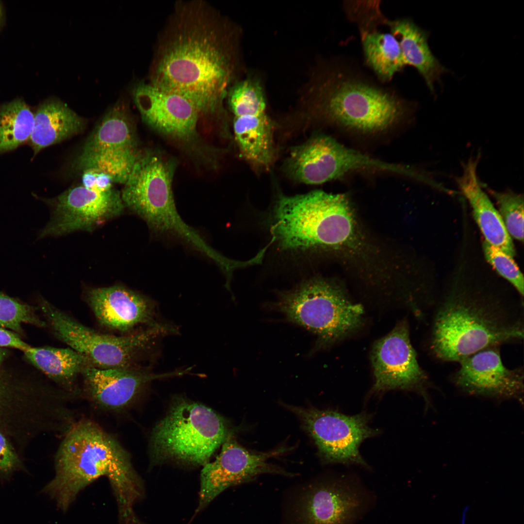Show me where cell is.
I'll return each instance as SVG.
<instances>
[{
    "instance_id": "d4e9b609",
    "label": "cell",
    "mask_w": 524,
    "mask_h": 524,
    "mask_svg": "<svg viewBox=\"0 0 524 524\" xmlns=\"http://www.w3.org/2000/svg\"><path fill=\"white\" fill-rule=\"evenodd\" d=\"M84 120L65 103L56 99L45 101L34 114L30 138L34 156L42 149L81 132Z\"/></svg>"
},
{
    "instance_id": "4fadbf2b",
    "label": "cell",
    "mask_w": 524,
    "mask_h": 524,
    "mask_svg": "<svg viewBox=\"0 0 524 524\" xmlns=\"http://www.w3.org/2000/svg\"><path fill=\"white\" fill-rule=\"evenodd\" d=\"M141 152L124 106L115 105L104 115L85 142L76 162L82 172L96 170L113 182L125 184Z\"/></svg>"
},
{
    "instance_id": "83f0119b",
    "label": "cell",
    "mask_w": 524,
    "mask_h": 524,
    "mask_svg": "<svg viewBox=\"0 0 524 524\" xmlns=\"http://www.w3.org/2000/svg\"><path fill=\"white\" fill-rule=\"evenodd\" d=\"M495 199L505 228L511 237L524 240V196L511 190L503 192L490 189Z\"/></svg>"
},
{
    "instance_id": "7c38bea8",
    "label": "cell",
    "mask_w": 524,
    "mask_h": 524,
    "mask_svg": "<svg viewBox=\"0 0 524 524\" xmlns=\"http://www.w3.org/2000/svg\"><path fill=\"white\" fill-rule=\"evenodd\" d=\"M300 419L313 439L325 463L355 464L369 468L360 452L365 440L380 431L370 424L371 415L362 412L348 415L331 410H320L285 405Z\"/></svg>"
},
{
    "instance_id": "603a6c76",
    "label": "cell",
    "mask_w": 524,
    "mask_h": 524,
    "mask_svg": "<svg viewBox=\"0 0 524 524\" xmlns=\"http://www.w3.org/2000/svg\"><path fill=\"white\" fill-rule=\"evenodd\" d=\"M386 25L397 40L406 66L415 68L434 93V83L448 70L430 49L429 33L409 18L389 19Z\"/></svg>"
},
{
    "instance_id": "277c9868",
    "label": "cell",
    "mask_w": 524,
    "mask_h": 524,
    "mask_svg": "<svg viewBox=\"0 0 524 524\" xmlns=\"http://www.w3.org/2000/svg\"><path fill=\"white\" fill-rule=\"evenodd\" d=\"M345 58H338L320 73L317 108L330 120L364 132L384 131L400 120L410 105L394 89L385 86Z\"/></svg>"
},
{
    "instance_id": "9c48e42d",
    "label": "cell",
    "mask_w": 524,
    "mask_h": 524,
    "mask_svg": "<svg viewBox=\"0 0 524 524\" xmlns=\"http://www.w3.org/2000/svg\"><path fill=\"white\" fill-rule=\"evenodd\" d=\"M55 337L87 358L100 369L125 368L135 364L140 354L158 335L168 332L167 327H148L123 336L99 333L78 321L46 300L41 303Z\"/></svg>"
},
{
    "instance_id": "ac0fdd59",
    "label": "cell",
    "mask_w": 524,
    "mask_h": 524,
    "mask_svg": "<svg viewBox=\"0 0 524 524\" xmlns=\"http://www.w3.org/2000/svg\"><path fill=\"white\" fill-rule=\"evenodd\" d=\"M189 370L159 374L137 366L109 369L91 366L81 375L80 396L97 409L120 413L133 405L153 380L182 376Z\"/></svg>"
},
{
    "instance_id": "836d02e7",
    "label": "cell",
    "mask_w": 524,
    "mask_h": 524,
    "mask_svg": "<svg viewBox=\"0 0 524 524\" xmlns=\"http://www.w3.org/2000/svg\"><path fill=\"white\" fill-rule=\"evenodd\" d=\"M4 347L16 348L24 352L30 346L15 333L0 328V348Z\"/></svg>"
},
{
    "instance_id": "9a60e30c",
    "label": "cell",
    "mask_w": 524,
    "mask_h": 524,
    "mask_svg": "<svg viewBox=\"0 0 524 524\" xmlns=\"http://www.w3.org/2000/svg\"><path fill=\"white\" fill-rule=\"evenodd\" d=\"M45 202L51 206V216L39 238L77 230L92 231L119 215L125 207L121 194L114 188L102 191L82 185Z\"/></svg>"
},
{
    "instance_id": "8fae6325",
    "label": "cell",
    "mask_w": 524,
    "mask_h": 524,
    "mask_svg": "<svg viewBox=\"0 0 524 524\" xmlns=\"http://www.w3.org/2000/svg\"><path fill=\"white\" fill-rule=\"evenodd\" d=\"M227 97L241 155L254 170L268 171L276 160L277 151L274 126L262 85L252 79L238 82L230 88Z\"/></svg>"
},
{
    "instance_id": "f1b7e54d",
    "label": "cell",
    "mask_w": 524,
    "mask_h": 524,
    "mask_svg": "<svg viewBox=\"0 0 524 524\" xmlns=\"http://www.w3.org/2000/svg\"><path fill=\"white\" fill-rule=\"evenodd\" d=\"M482 249L487 262L500 276L511 284L519 295L523 296L524 277L513 257L485 240L482 242Z\"/></svg>"
},
{
    "instance_id": "8d00e7d4",
    "label": "cell",
    "mask_w": 524,
    "mask_h": 524,
    "mask_svg": "<svg viewBox=\"0 0 524 524\" xmlns=\"http://www.w3.org/2000/svg\"><path fill=\"white\" fill-rule=\"evenodd\" d=\"M1 16H2V11H1V6L0 5V20H1Z\"/></svg>"
},
{
    "instance_id": "484cf974",
    "label": "cell",
    "mask_w": 524,
    "mask_h": 524,
    "mask_svg": "<svg viewBox=\"0 0 524 524\" xmlns=\"http://www.w3.org/2000/svg\"><path fill=\"white\" fill-rule=\"evenodd\" d=\"M365 64L377 80L385 84L406 66L399 44L390 32L377 29L360 32Z\"/></svg>"
},
{
    "instance_id": "30bf717a",
    "label": "cell",
    "mask_w": 524,
    "mask_h": 524,
    "mask_svg": "<svg viewBox=\"0 0 524 524\" xmlns=\"http://www.w3.org/2000/svg\"><path fill=\"white\" fill-rule=\"evenodd\" d=\"M373 494L356 479L341 475L302 488L290 503V524H354L374 505Z\"/></svg>"
},
{
    "instance_id": "6da1fadb",
    "label": "cell",
    "mask_w": 524,
    "mask_h": 524,
    "mask_svg": "<svg viewBox=\"0 0 524 524\" xmlns=\"http://www.w3.org/2000/svg\"><path fill=\"white\" fill-rule=\"evenodd\" d=\"M232 27L206 1L178 2L159 35L149 82L185 98L201 115L219 110L235 75Z\"/></svg>"
},
{
    "instance_id": "8992f818",
    "label": "cell",
    "mask_w": 524,
    "mask_h": 524,
    "mask_svg": "<svg viewBox=\"0 0 524 524\" xmlns=\"http://www.w3.org/2000/svg\"><path fill=\"white\" fill-rule=\"evenodd\" d=\"M230 434L225 420L213 409L176 396L151 432V463L203 466Z\"/></svg>"
},
{
    "instance_id": "e575fe53",
    "label": "cell",
    "mask_w": 524,
    "mask_h": 524,
    "mask_svg": "<svg viewBox=\"0 0 524 524\" xmlns=\"http://www.w3.org/2000/svg\"><path fill=\"white\" fill-rule=\"evenodd\" d=\"M468 509H469V506L466 505V506H465V507L463 509V511H462V515H461V521H460V524H465L466 514L467 513V511L468 510Z\"/></svg>"
},
{
    "instance_id": "d590c367",
    "label": "cell",
    "mask_w": 524,
    "mask_h": 524,
    "mask_svg": "<svg viewBox=\"0 0 524 524\" xmlns=\"http://www.w3.org/2000/svg\"><path fill=\"white\" fill-rule=\"evenodd\" d=\"M5 355L6 352L5 351V350L2 349L1 348H0V363L3 360Z\"/></svg>"
},
{
    "instance_id": "1f68e13d",
    "label": "cell",
    "mask_w": 524,
    "mask_h": 524,
    "mask_svg": "<svg viewBox=\"0 0 524 524\" xmlns=\"http://www.w3.org/2000/svg\"><path fill=\"white\" fill-rule=\"evenodd\" d=\"M82 185L85 187L102 191H107L113 188V181L110 176L104 173L94 169L82 171Z\"/></svg>"
},
{
    "instance_id": "5bb4252c",
    "label": "cell",
    "mask_w": 524,
    "mask_h": 524,
    "mask_svg": "<svg viewBox=\"0 0 524 524\" xmlns=\"http://www.w3.org/2000/svg\"><path fill=\"white\" fill-rule=\"evenodd\" d=\"M385 166L384 162L346 147L329 136L318 134L291 149L283 170L296 182L315 185L352 171L383 169Z\"/></svg>"
},
{
    "instance_id": "44dd1931",
    "label": "cell",
    "mask_w": 524,
    "mask_h": 524,
    "mask_svg": "<svg viewBox=\"0 0 524 524\" xmlns=\"http://www.w3.org/2000/svg\"><path fill=\"white\" fill-rule=\"evenodd\" d=\"M85 299L100 324L113 330L128 333L142 325H159L151 300L124 286L89 288Z\"/></svg>"
},
{
    "instance_id": "4316f807",
    "label": "cell",
    "mask_w": 524,
    "mask_h": 524,
    "mask_svg": "<svg viewBox=\"0 0 524 524\" xmlns=\"http://www.w3.org/2000/svg\"><path fill=\"white\" fill-rule=\"evenodd\" d=\"M34 114L26 102L17 99L0 106V154L16 149L30 139Z\"/></svg>"
},
{
    "instance_id": "ffe728a7",
    "label": "cell",
    "mask_w": 524,
    "mask_h": 524,
    "mask_svg": "<svg viewBox=\"0 0 524 524\" xmlns=\"http://www.w3.org/2000/svg\"><path fill=\"white\" fill-rule=\"evenodd\" d=\"M459 362L454 381L466 392L496 398L519 399L523 393V371L505 366L497 346L480 350Z\"/></svg>"
},
{
    "instance_id": "d6986e66",
    "label": "cell",
    "mask_w": 524,
    "mask_h": 524,
    "mask_svg": "<svg viewBox=\"0 0 524 524\" xmlns=\"http://www.w3.org/2000/svg\"><path fill=\"white\" fill-rule=\"evenodd\" d=\"M131 93L143 120L153 128L182 141L195 135L201 114L185 98L143 82L134 85Z\"/></svg>"
},
{
    "instance_id": "ba28073f",
    "label": "cell",
    "mask_w": 524,
    "mask_h": 524,
    "mask_svg": "<svg viewBox=\"0 0 524 524\" xmlns=\"http://www.w3.org/2000/svg\"><path fill=\"white\" fill-rule=\"evenodd\" d=\"M174 167L162 156L140 153L121 194L125 206L142 218L155 234L194 244L197 231L177 211L172 188Z\"/></svg>"
},
{
    "instance_id": "cb8c5ba5",
    "label": "cell",
    "mask_w": 524,
    "mask_h": 524,
    "mask_svg": "<svg viewBox=\"0 0 524 524\" xmlns=\"http://www.w3.org/2000/svg\"><path fill=\"white\" fill-rule=\"evenodd\" d=\"M27 358L64 391L80 397L79 380L93 366L85 357L71 348L32 347L24 351Z\"/></svg>"
},
{
    "instance_id": "2e32d148",
    "label": "cell",
    "mask_w": 524,
    "mask_h": 524,
    "mask_svg": "<svg viewBox=\"0 0 524 524\" xmlns=\"http://www.w3.org/2000/svg\"><path fill=\"white\" fill-rule=\"evenodd\" d=\"M288 450L282 447L267 452L254 453L240 445L230 434L216 459L203 465L196 512L204 508L227 488L251 481L260 475L292 476V473L268 462L271 458L280 456Z\"/></svg>"
},
{
    "instance_id": "3957f363",
    "label": "cell",
    "mask_w": 524,
    "mask_h": 524,
    "mask_svg": "<svg viewBox=\"0 0 524 524\" xmlns=\"http://www.w3.org/2000/svg\"><path fill=\"white\" fill-rule=\"evenodd\" d=\"M55 473L42 491L64 511L81 491L102 476L109 481L121 521L134 516L133 506L145 493L130 454L115 437L89 419H79L63 437L55 457Z\"/></svg>"
},
{
    "instance_id": "d6a6232c",
    "label": "cell",
    "mask_w": 524,
    "mask_h": 524,
    "mask_svg": "<svg viewBox=\"0 0 524 524\" xmlns=\"http://www.w3.org/2000/svg\"><path fill=\"white\" fill-rule=\"evenodd\" d=\"M16 457L5 438L0 433V473L8 475L15 468Z\"/></svg>"
},
{
    "instance_id": "4dcf8cb0",
    "label": "cell",
    "mask_w": 524,
    "mask_h": 524,
    "mask_svg": "<svg viewBox=\"0 0 524 524\" xmlns=\"http://www.w3.org/2000/svg\"><path fill=\"white\" fill-rule=\"evenodd\" d=\"M344 8L348 18L358 24L360 32L376 29L379 25H386L388 20L380 10L379 1H347Z\"/></svg>"
},
{
    "instance_id": "5b68a950",
    "label": "cell",
    "mask_w": 524,
    "mask_h": 524,
    "mask_svg": "<svg viewBox=\"0 0 524 524\" xmlns=\"http://www.w3.org/2000/svg\"><path fill=\"white\" fill-rule=\"evenodd\" d=\"M271 230L272 240L283 249H334L351 241L354 221L344 195L315 190L279 196Z\"/></svg>"
},
{
    "instance_id": "e0dca14e",
    "label": "cell",
    "mask_w": 524,
    "mask_h": 524,
    "mask_svg": "<svg viewBox=\"0 0 524 524\" xmlns=\"http://www.w3.org/2000/svg\"><path fill=\"white\" fill-rule=\"evenodd\" d=\"M371 360L374 377L372 393L394 390L415 391L428 402L427 377L418 362L406 321L398 322L387 335L375 343Z\"/></svg>"
},
{
    "instance_id": "52a82bcc",
    "label": "cell",
    "mask_w": 524,
    "mask_h": 524,
    "mask_svg": "<svg viewBox=\"0 0 524 524\" xmlns=\"http://www.w3.org/2000/svg\"><path fill=\"white\" fill-rule=\"evenodd\" d=\"M272 308L290 322L316 335L313 350L326 348L350 336L362 326L363 309L338 286L314 278L281 294Z\"/></svg>"
},
{
    "instance_id": "7a4b0ae2",
    "label": "cell",
    "mask_w": 524,
    "mask_h": 524,
    "mask_svg": "<svg viewBox=\"0 0 524 524\" xmlns=\"http://www.w3.org/2000/svg\"><path fill=\"white\" fill-rule=\"evenodd\" d=\"M458 262L433 318L431 349L444 361H460L483 349L524 337L523 303Z\"/></svg>"
},
{
    "instance_id": "7402d4cb",
    "label": "cell",
    "mask_w": 524,
    "mask_h": 524,
    "mask_svg": "<svg viewBox=\"0 0 524 524\" xmlns=\"http://www.w3.org/2000/svg\"><path fill=\"white\" fill-rule=\"evenodd\" d=\"M479 160V155L471 157L463 164L462 173L456 179L457 183L471 206L485 241L513 257L516 251L511 237L479 183L477 173Z\"/></svg>"
},
{
    "instance_id": "f546056e",
    "label": "cell",
    "mask_w": 524,
    "mask_h": 524,
    "mask_svg": "<svg viewBox=\"0 0 524 524\" xmlns=\"http://www.w3.org/2000/svg\"><path fill=\"white\" fill-rule=\"evenodd\" d=\"M24 323L42 327L46 326L30 307L0 293V328L20 333L21 324Z\"/></svg>"
}]
</instances>
